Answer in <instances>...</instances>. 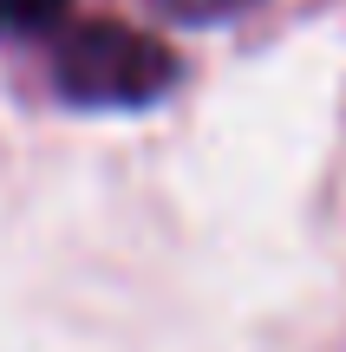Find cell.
Segmentation results:
<instances>
[{
  "instance_id": "obj_1",
  "label": "cell",
  "mask_w": 346,
  "mask_h": 352,
  "mask_svg": "<svg viewBox=\"0 0 346 352\" xmlns=\"http://www.w3.org/2000/svg\"><path fill=\"white\" fill-rule=\"evenodd\" d=\"M52 85L78 111H144L177 85V52L138 26L85 20L65 33L59 59H52Z\"/></svg>"
},
{
  "instance_id": "obj_2",
  "label": "cell",
  "mask_w": 346,
  "mask_h": 352,
  "mask_svg": "<svg viewBox=\"0 0 346 352\" xmlns=\"http://www.w3.org/2000/svg\"><path fill=\"white\" fill-rule=\"evenodd\" d=\"M72 0H0V39H26V33H46L52 20H65Z\"/></svg>"
},
{
  "instance_id": "obj_3",
  "label": "cell",
  "mask_w": 346,
  "mask_h": 352,
  "mask_svg": "<svg viewBox=\"0 0 346 352\" xmlns=\"http://www.w3.org/2000/svg\"><path fill=\"white\" fill-rule=\"evenodd\" d=\"M170 7H177L183 20H222V13H235V7H248V0H170Z\"/></svg>"
}]
</instances>
